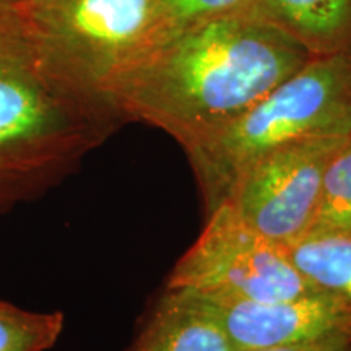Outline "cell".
Returning a JSON list of instances; mask_svg holds the SVG:
<instances>
[{
	"label": "cell",
	"instance_id": "14",
	"mask_svg": "<svg viewBox=\"0 0 351 351\" xmlns=\"http://www.w3.org/2000/svg\"><path fill=\"white\" fill-rule=\"evenodd\" d=\"M252 351H351V337L311 341V343L276 346V348L252 350Z\"/></svg>",
	"mask_w": 351,
	"mask_h": 351
},
{
	"label": "cell",
	"instance_id": "11",
	"mask_svg": "<svg viewBox=\"0 0 351 351\" xmlns=\"http://www.w3.org/2000/svg\"><path fill=\"white\" fill-rule=\"evenodd\" d=\"M311 232H351V137L327 166Z\"/></svg>",
	"mask_w": 351,
	"mask_h": 351
},
{
	"label": "cell",
	"instance_id": "9",
	"mask_svg": "<svg viewBox=\"0 0 351 351\" xmlns=\"http://www.w3.org/2000/svg\"><path fill=\"white\" fill-rule=\"evenodd\" d=\"M254 16L283 29L313 57L351 51V0H257Z\"/></svg>",
	"mask_w": 351,
	"mask_h": 351
},
{
	"label": "cell",
	"instance_id": "2",
	"mask_svg": "<svg viewBox=\"0 0 351 351\" xmlns=\"http://www.w3.org/2000/svg\"><path fill=\"white\" fill-rule=\"evenodd\" d=\"M122 122L0 3V215L38 199Z\"/></svg>",
	"mask_w": 351,
	"mask_h": 351
},
{
	"label": "cell",
	"instance_id": "5",
	"mask_svg": "<svg viewBox=\"0 0 351 351\" xmlns=\"http://www.w3.org/2000/svg\"><path fill=\"white\" fill-rule=\"evenodd\" d=\"M168 289L251 301H282L320 291L289 261L287 249L263 238L223 202L171 271Z\"/></svg>",
	"mask_w": 351,
	"mask_h": 351
},
{
	"label": "cell",
	"instance_id": "8",
	"mask_svg": "<svg viewBox=\"0 0 351 351\" xmlns=\"http://www.w3.org/2000/svg\"><path fill=\"white\" fill-rule=\"evenodd\" d=\"M124 351H232L218 320L187 289H168Z\"/></svg>",
	"mask_w": 351,
	"mask_h": 351
},
{
	"label": "cell",
	"instance_id": "13",
	"mask_svg": "<svg viewBox=\"0 0 351 351\" xmlns=\"http://www.w3.org/2000/svg\"><path fill=\"white\" fill-rule=\"evenodd\" d=\"M158 3L176 32L223 16L254 15L257 0H158Z\"/></svg>",
	"mask_w": 351,
	"mask_h": 351
},
{
	"label": "cell",
	"instance_id": "6",
	"mask_svg": "<svg viewBox=\"0 0 351 351\" xmlns=\"http://www.w3.org/2000/svg\"><path fill=\"white\" fill-rule=\"evenodd\" d=\"M350 137L319 135L267 153L239 176L225 202L254 231L288 247L309 231L327 166Z\"/></svg>",
	"mask_w": 351,
	"mask_h": 351
},
{
	"label": "cell",
	"instance_id": "7",
	"mask_svg": "<svg viewBox=\"0 0 351 351\" xmlns=\"http://www.w3.org/2000/svg\"><path fill=\"white\" fill-rule=\"evenodd\" d=\"M195 295L218 320L232 351L265 350L351 337V304L326 291L282 301H251L204 293Z\"/></svg>",
	"mask_w": 351,
	"mask_h": 351
},
{
	"label": "cell",
	"instance_id": "4",
	"mask_svg": "<svg viewBox=\"0 0 351 351\" xmlns=\"http://www.w3.org/2000/svg\"><path fill=\"white\" fill-rule=\"evenodd\" d=\"M10 5L47 56L104 99L114 77L173 33L158 0H16Z\"/></svg>",
	"mask_w": 351,
	"mask_h": 351
},
{
	"label": "cell",
	"instance_id": "12",
	"mask_svg": "<svg viewBox=\"0 0 351 351\" xmlns=\"http://www.w3.org/2000/svg\"><path fill=\"white\" fill-rule=\"evenodd\" d=\"M62 313H33L0 301V351H47L64 330Z\"/></svg>",
	"mask_w": 351,
	"mask_h": 351
},
{
	"label": "cell",
	"instance_id": "1",
	"mask_svg": "<svg viewBox=\"0 0 351 351\" xmlns=\"http://www.w3.org/2000/svg\"><path fill=\"white\" fill-rule=\"evenodd\" d=\"M313 56L254 15L176 29L104 88L122 121L169 134L186 150L252 108Z\"/></svg>",
	"mask_w": 351,
	"mask_h": 351
},
{
	"label": "cell",
	"instance_id": "15",
	"mask_svg": "<svg viewBox=\"0 0 351 351\" xmlns=\"http://www.w3.org/2000/svg\"><path fill=\"white\" fill-rule=\"evenodd\" d=\"M16 0H0V3H8V5H10V3H15Z\"/></svg>",
	"mask_w": 351,
	"mask_h": 351
},
{
	"label": "cell",
	"instance_id": "3",
	"mask_svg": "<svg viewBox=\"0 0 351 351\" xmlns=\"http://www.w3.org/2000/svg\"><path fill=\"white\" fill-rule=\"evenodd\" d=\"M351 134V51L313 57L252 108L186 148L207 215L267 153L319 135Z\"/></svg>",
	"mask_w": 351,
	"mask_h": 351
},
{
	"label": "cell",
	"instance_id": "10",
	"mask_svg": "<svg viewBox=\"0 0 351 351\" xmlns=\"http://www.w3.org/2000/svg\"><path fill=\"white\" fill-rule=\"evenodd\" d=\"M285 249L314 288L351 304V232H311Z\"/></svg>",
	"mask_w": 351,
	"mask_h": 351
}]
</instances>
